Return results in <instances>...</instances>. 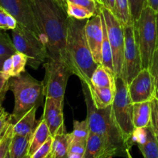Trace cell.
<instances>
[{
    "instance_id": "obj_39",
    "label": "cell",
    "mask_w": 158,
    "mask_h": 158,
    "mask_svg": "<svg viewBox=\"0 0 158 158\" xmlns=\"http://www.w3.org/2000/svg\"><path fill=\"white\" fill-rule=\"evenodd\" d=\"M2 71L6 74H8L12 77V72H13V65H12V57L9 56L6 59L2 65Z\"/></svg>"
},
{
    "instance_id": "obj_35",
    "label": "cell",
    "mask_w": 158,
    "mask_h": 158,
    "mask_svg": "<svg viewBox=\"0 0 158 158\" xmlns=\"http://www.w3.org/2000/svg\"><path fill=\"white\" fill-rule=\"evenodd\" d=\"M11 77L0 71V104L4 100L6 94L9 89V80Z\"/></svg>"
},
{
    "instance_id": "obj_31",
    "label": "cell",
    "mask_w": 158,
    "mask_h": 158,
    "mask_svg": "<svg viewBox=\"0 0 158 158\" xmlns=\"http://www.w3.org/2000/svg\"><path fill=\"white\" fill-rule=\"evenodd\" d=\"M12 123V114H8L0 104V140L3 138L8 128Z\"/></svg>"
},
{
    "instance_id": "obj_28",
    "label": "cell",
    "mask_w": 158,
    "mask_h": 158,
    "mask_svg": "<svg viewBox=\"0 0 158 158\" xmlns=\"http://www.w3.org/2000/svg\"><path fill=\"white\" fill-rule=\"evenodd\" d=\"M16 52L12 39L6 30L0 29V56L9 57Z\"/></svg>"
},
{
    "instance_id": "obj_42",
    "label": "cell",
    "mask_w": 158,
    "mask_h": 158,
    "mask_svg": "<svg viewBox=\"0 0 158 158\" xmlns=\"http://www.w3.org/2000/svg\"><path fill=\"white\" fill-rule=\"evenodd\" d=\"M98 1L99 3H100L101 6L109 9V2H108V0H98Z\"/></svg>"
},
{
    "instance_id": "obj_34",
    "label": "cell",
    "mask_w": 158,
    "mask_h": 158,
    "mask_svg": "<svg viewBox=\"0 0 158 158\" xmlns=\"http://www.w3.org/2000/svg\"><path fill=\"white\" fill-rule=\"evenodd\" d=\"M149 70L154 80L156 89V98H158V47H157L154 56H153Z\"/></svg>"
},
{
    "instance_id": "obj_52",
    "label": "cell",
    "mask_w": 158,
    "mask_h": 158,
    "mask_svg": "<svg viewBox=\"0 0 158 158\" xmlns=\"http://www.w3.org/2000/svg\"><path fill=\"white\" fill-rule=\"evenodd\" d=\"M1 140H0V142H1Z\"/></svg>"
},
{
    "instance_id": "obj_23",
    "label": "cell",
    "mask_w": 158,
    "mask_h": 158,
    "mask_svg": "<svg viewBox=\"0 0 158 158\" xmlns=\"http://www.w3.org/2000/svg\"><path fill=\"white\" fill-rule=\"evenodd\" d=\"M144 158H158V140L152 127H147V137L141 144L137 145Z\"/></svg>"
},
{
    "instance_id": "obj_30",
    "label": "cell",
    "mask_w": 158,
    "mask_h": 158,
    "mask_svg": "<svg viewBox=\"0 0 158 158\" xmlns=\"http://www.w3.org/2000/svg\"><path fill=\"white\" fill-rule=\"evenodd\" d=\"M128 2L131 19L134 23L140 18L143 9L148 6V0H128Z\"/></svg>"
},
{
    "instance_id": "obj_27",
    "label": "cell",
    "mask_w": 158,
    "mask_h": 158,
    "mask_svg": "<svg viewBox=\"0 0 158 158\" xmlns=\"http://www.w3.org/2000/svg\"><path fill=\"white\" fill-rule=\"evenodd\" d=\"M89 133L90 131H89V124L86 119L83 121L74 120L73 129L72 133H70L73 140L86 142Z\"/></svg>"
},
{
    "instance_id": "obj_5",
    "label": "cell",
    "mask_w": 158,
    "mask_h": 158,
    "mask_svg": "<svg viewBox=\"0 0 158 158\" xmlns=\"http://www.w3.org/2000/svg\"><path fill=\"white\" fill-rule=\"evenodd\" d=\"M157 12L146 6L140 16L134 23V34L140 52L142 67L149 69L154 52L157 47Z\"/></svg>"
},
{
    "instance_id": "obj_13",
    "label": "cell",
    "mask_w": 158,
    "mask_h": 158,
    "mask_svg": "<svg viewBox=\"0 0 158 158\" xmlns=\"http://www.w3.org/2000/svg\"><path fill=\"white\" fill-rule=\"evenodd\" d=\"M85 35L94 61L97 64H101L103 23L100 9L97 15L86 20L85 25Z\"/></svg>"
},
{
    "instance_id": "obj_53",
    "label": "cell",
    "mask_w": 158,
    "mask_h": 158,
    "mask_svg": "<svg viewBox=\"0 0 158 158\" xmlns=\"http://www.w3.org/2000/svg\"><path fill=\"white\" fill-rule=\"evenodd\" d=\"M52 1H54V0H52Z\"/></svg>"
},
{
    "instance_id": "obj_1",
    "label": "cell",
    "mask_w": 158,
    "mask_h": 158,
    "mask_svg": "<svg viewBox=\"0 0 158 158\" xmlns=\"http://www.w3.org/2000/svg\"><path fill=\"white\" fill-rule=\"evenodd\" d=\"M31 4L40 31V39L47 50L48 60L67 65L66 45L68 16L66 12L52 0H35Z\"/></svg>"
},
{
    "instance_id": "obj_8",
    "label": "cell",
    "mask_w": 158,
    "mask_h": 158,
    "mask_svg": "<svg viewBox=\"0 0 158 158\" xmlns=\"http://www.w3.org/2000/svg\"><path fill=\"white\" fill-rule=\"evenodd\" d=\"M45 77L42 81L43 95L63 100L69 77L73 75L69 66L63 62L48 60L43 65Z\"/></svg>"
},
{
    "instance_id": "obj_2",
    "label": "cell",
    "mask_w": 158,
    "mask_h": 158,
    "mask_svg": "<svg viewBox=\"0 0 158 158\" xmlns=\"http://www.w3.org/2000/svg\"><path fill=\"white\" fill-rule=\"evenodd\" d=\"M87 20V19H86ZM86 20L67 18V38L66 53L67 65L73 75L87 83L99 64L94 60L85 35Z\"/></svg>"
},
{
    "instance_id": "obj_22",
    "label": "cell",
    "mask_w": 158,
    "mask_h": 158,
    "mask_svg": "<svg viewBox=\"0 0 158 158\" xmlns=\"http://www.w3.org/2000/svg\"><path fill=\"white\" fill-rule=\"evenodd\" d=\"M71 139V134L67 132L54 136L51 152L52 158H67Z\"/></svg>"
},
{
    "instance_id": "obj_3",
    "label": "cell",
    "mask_w": 158,
    "mask_h": 158,
    "mask_svg": "<svg viewBox=\"0 0 158 158\" xmlns=\"http://www.w3.org/2000/svg\"><path fill=\"white\" fill-rule=\"evenodd\" d=\"M87 110V120L89 131L102 136L113 148L117 150L120 156L127 157V150H130L125 142L113 115L112 106L98 109L94 104L86 83L81 82Z\"/></svg>"
},
{
    "instance_id": "obj_11",
    "label": "cell",
    "mask_w": 158,
    "mask_h": 158,
    "mask_svg": "<svg viewBox=\"0 0 158 158\" xmlns=\"http://www.w3.org/2000/svg\"><path fill=\"white\" fill-rule=\"evenodd\" d=\"M0 6L12 15L19 24L29 29L40 37V31L30 0H0Z\"/></svg>"
},
{
    "instance_id": "obj_47",
    "label": "cell",
    "mask_w": 158,
    "mask_h": 158,
    "mask_svg": "<svg viewBox=\"0 0 158 158\" xmlns=\"http://www.w3.org/2000/svg\"><path fill=\"white\" fill-rule=\"evenodd\" d=\"M46 158H52V155H51V154H49V156H47V157H46Z\"/></svg>"
},
{
    "instance_id": "obj_48",
    "label": "cell",
    "mask_w": 158,
    "mask_h": 158,
    "mask_svg": "<svg viewBox=\"0 0 158 158\" xmlns=\"http://www.w3.org/2000/svg\"><path fill=\"white\" fill-rule=\"evenodd\" d=\"M2 9H2V6H0V10H2Z\"/></svg>"
},
{
    "instance_id": "obj_6",
    "label": "cell",
    "mask_w": 158,
    "mask_h": 158,
    "mask_svg": "<svg viewBox=\"0 0 158 158\" xmlns=\"http://www.w3.org/2000/svg\"><path fill=\"white\" fill-rule=\"evenodd\" d=\"M111 106L114 120L131 149L133 145L132 137L135 131L133 122L134 103L130 96L128 84L121 77H116V94Z\"/></svg>"
},
{
    "instance_id": "obj_24",
    "label": "cell",
    "mask_w": 158,
    "mask_h": 158,
    "mask_svg": "<svg viewBox=\"0 0 158 158\" xmlns=\"http://www.w3.org/2000/svg\"><path fill=\"white\" fill-rule=\"evenodd\" d=\"M100 9V8H99ZM102 16V23H103V42H102V65L107 68L110 72L114 74V60H113V52L111 49L110 43L109 38L106 30V23H105L104 17L103 13L100 10ZM115 75V74H114Z\"/></svg>"
},
{
    "instance_id": "obj_33",
    "label": "cell",
    "mask_w": 158,
    "mask_h": 158,
    "mask_svg": "<svg viewBox=\"0 0 158 158\" xmlns=\"http://www.w3.org/2000/svg\"><path fill=\"white\" fill-rule=\"evenodd\" d=\"M52 137L50 136L46 142L32 154L30 158H46L52 152Z\"/></svg>"
},
{
    "instance_id": "obj_21",
    "label": "cell",
    "mask_w": 158,
    "mask_h": 158,
    "mask_svg": "<svg viewBox=\"0 0 158 158\" xmlns=\"http://www.w3.org/2000/svg\"><path fill=\"white\" fill-rule=\"evenodd\" d=\"M51 136L46 121L42 118L31 137L28 156H32Z\"/></svg>"
},
{
    "instance_id": "obj_50",
    "label": "cell",
    "mask_w": 158,
    "mask_h": 158,
    "mask_svg": "<svg viewBox=\"0 0 158 158\" xmlns=\"http://www.w3.org/2000/svg\"><path fill=\"white\" fill-rule=\"evenodd\" d=\"M26 158H30V157H29V156H28V157H26Z\"/></svg>"
},
{
    "instance_id": "obj_14",
    "label": "cell",
    "mask_w": 158,
    "mask_h": 158,
    "mask_svg": "<svg viewBox=\"0 0 158 158\" xmlns=\"http://www.w3.org/2000/svg\"><path fill=\"white\" fill-rule=\"evenodd\" d=\"M63 100L46 97L44 111L42 118L46 121L52 137L66 132L63 118Z\"/></svg>"
},
{
    "instance_id": "obj_4",
    "label": "cell",
    "mask_w": 158,
    "mask_h": 158,
    "mask_svg": "<svg viewBox=\"0 0 158 158\" xmlns=\"http://www.w3.org/2000/svg\"><path fill=\"white\" fill-rule=\"evenodd\" d=\"M9 89L13 93L15 98V106L12 114L14 122H16L33 107H38L44 96L43 83L26 72L18 77H11Z\"/></svg>"
},
{
    "instance_id": "obj_12",
    "label": "cell",
    "mask_w": 158,
    "mask_h": 158,
    "mask_svg": "<svg viewBox=\"0 0 158 158\" xmlns=\"http://www.w3.org/2000/svg\"><path fill=\"white\" fill-rule=\"evenodd\" d=\"M133 103L151 101L156 98L154 80L149 69H142L128 85Z\"/></svg>"
},
{
    "instance_id": "obj_10",
    "label": "cell",
    "mask_w": 158,
    "mask_h": 158,
    "mask_svg": "<svg viewBox=\"0 0 158 158\" xmlns=\"http://www.w3.org/2000/svg\"><path fill=\"white\" fill-rule=\"evenodd\" d=\"M124 29V52L121 77L128 85L141 71V56L134 34V23L123 26Z\"/></svg>"
},
{
    "instance_id": "obj_29",
    "label": "cell",
    "mask_w": 158,
    "mask_h": 158,
    "mask_svg": "<svg viewBox=\"0 0 158 158\" xmlns=\"http://www.w3.org/2000/svg\"><path fill=\"white\" fill-rule=\"evenodd\" d=\"M13 65L12 77H18L26 72V66L28 63V58L25 54L16 52L11 56Z\"/></svg>"
},
{
    "instance_id": "obj_49",
    "label": "cell",
    "mask_w": 158,
    "mask_h": 158,
    "mask_svg": "<svg viewBox=\"0 0 158 158\" xmlns=\"http://www.w3.org/2000/svg\"><path fill=\"white\" fill-rule=\"evenodd\" d=\"M31 2H33V1H35V0H30Z\"/></svg>"
},
{
    "instance_id": "obj_38",
    "label": "cell",
    "mask_w": 158,
    "mask_h": 158,
    "mask_svg": "<svg viewBox=\"0 0 158 158\" xmlns=\"http://www.w3.org/2000/svg\"><path fill=\"white\" fill-rule=\"evenodd\" d=\"M151 127L156 135L158 136V98L151 100Z\"/></svg>"
},
{
    "instance_id": "obj_51",
    "label": "cell",
    "mask_w": 158,
    "mask_h": 158,
    "mask_svg": "<svg viewBox=\"0 0 158 158\" xmlns=\"http://www.w3.org/2000/svg\"><path fill=\"white\" fill-rule=\"evenodd\" d=\"M157 140H158V136H157Z\"/></svg>"
},
{
    "instance_id": "obj_32",
    "label": "cell",
    "mask_w": 158,
    "mask_h": 158,
    "mask_svg": "<svg viewBox=\"0 0 158 158\" xmlns=\"http://www.w3.org/2000/svg\"><path fill=\"white\" fill-rule=\"evenodd\" d=\"M12 124H13V123L8 128L6 134H5V136L2 139L1 142H0V158H4L6 157L8 151H9V145H10L12 137L13 135V132H12Z\"/></svg>"
},
{
    "instance_id": "obj_37",
    "label": "cell",
    "mask_w": 158,
    "mask_h": 158,
    "mask_svg": "<svg viewBox=\"0 0 158 158\" xmlns=\"http://www.w3.org/2000/svg\"><path fill=\"white\" fill-rule=\"evenodd\" d=\"M86 142L79 141V140H75L71 139L70 144H69V154H79V155L83 156L86 150Z\"/></svg>"
},
{
    "instance_id": "obj_16",
    "label": "cell",
    "mask_w": 158,
    "mask_h": 158,
    "mask_svg": "<svg viewBox=\"0 0 158 158\" xmlns=\"http://www.w3.org/2000/svg\"><path fill=\"white\" fill-rule=\"evenodd\" d=\"M84 83V82H83ZM90 94L94 106L98 109H103L113 104L116 94V88H102L94 86L90 82L85 83Z\"/></svg>"
},
{
    "instance_id": "obj_19",
    "label": "cell",
    "mask_w": 158,
    "mask_h": 158,
    "mask_svg": "<svg viewBox=\"0 0 158 158\" xmlns=\"http://www.w3.org/2000/svg\"><path fill=\"white\" fill-rule=\"evenodd\" d=\"M89 82L97 87L116 88L115 75L102 64L97 66Z\"/></svg>"
},
{
    "instance_id": "obj_44",
    "label": "cell",
    "mask_w": 158,
    "mask_h": 158,
    "mask_svg": "<svg viewBox=\"0 0 158 158\" xmlns=\"http://www.w3.org/2000/svg\"><path fill=\"white\" fill-rule=\"evenodd\" d=\"M156 21H157V47H158V11L157 12V18H156Z\"/></svg>"
},
{
    "instance_id": "obj_46",
    "label": "cell",
    "mask_w": 158,
    "mask_h": 158,
    "mask_svg": "<svg viewBox=\"0 0 158 158\" xmlns=\"http://www.w3.org/2000/svg\"><path fill=\"white\" fill-rule=\"evenodd\" d=\"M4 158H10V154H9V151H8L7 154H6V157H5Z\"/></svg>"
},
{
    "instance_id": "obj_17",
    "label": "cell",
    "mask_w": 158,
    "mask_h": 158,
    "mask_svg": "<svg viewBox=\"0 0 158 158\" xmlns=\"http://www.w3.org/2000/svg\"><path fill=\"white\" fill-rule=\"evenodd\" d=\"M37 106H35L30 110L28 111L26 114L19 119L16 122L12 124V132L13 134L23 136V137H32L35 128H36V120H35V114H36Z\"/></svg>"
},
{
    "instance_id": "obj_40",
    "label": "cell",
    "mask_w": 158,
    "mask_h": 158,
    "mask_svg": "<svg viewBox=\"0 0 158 158\" xmlns=\"http://www.w3.org/2000/svg\"><path fill=\"white\" fill-rule=\"evenodd\" d=\"M9 13H8L4 9L0 10V29L2 30H9L8 29V17Z\"/></svg>"
},
{
    "instance_id": "obj_18",
    "label": "cell",
    "mask_w": 158,
    "mask_h": 158,
    "mask_svg": "<svg viewBox=\"0 0 158 158\" xmlns=\"http://www.w3.org/2000/svg\"><path fill=\"white\" fill-rule=\"evenodd\" d=\"M151 101L134 103L133 122L135 128H145L151 125Z\"/></svg>"
},
{
    "instance_id": "obj_36",
    "label": "cell",
    "mask_w": 158,
    "mask_h": 158,
    "mask_svg": "<svg viewBox=\"0 0 158 158\" xmlns=\"http://www.w3.org/2000/svg\"><path fill=\"white\" fill-rule=\"evenodd\" d=\"M69 2L83 6L94 14H97L99 12L100 3L98 0H72Z\"/></svg>"
},
{
    "instance_id": "obj_25",
    "label": "cell",
    "mask_w": 158,
    "mask_h": 158,
    "mask_svg": "<svg viewBox=\"0 0 158 158\" xmlns=\"http://www.w3.org/2000/svg\"><path fill=\"white\" fill-rule=\"evenodd\" d=\"M66 12L68 17L78 20L89 19L94 15H97V14H94V12L86 9V8L69 1L67 2Z\"/></svg>"
},
{
    "instance_id": "obj_26",
    "label": "cell",
    "mask_w": 158,
    "mask_h": 158,
    "mask_svg": "<svg viewBox=\"0 0 158 158\" xmlns=\"http://www.w3.org/2000/svg\"><path fill=\"white\" fill-rule=\"evenodd\" d=\"M114 14L123 26L134 23L131 19L128 0H116Z\"/></svg>"
},
{
    "instance_id": "obj_20",
    "label": "cell",
    "mask_w": 158,
    "mask_h": 158,
    "mask_svg": "<svg viewBox=\"0 0 158 158\" xmlns=\"http://www.w3.org/2000/svg\"><path fill=\"white\" fill-rule=\"evenodd\" d=\"M31 137L13 134L9 145L10 158H26L29 154Z\"/></svg>"
},
{
    "instance_id": "obj_7",
    "label": "cell",
    "mask_w": 158,
    "mask_h": 158,
    "mask_svg": "<svg viewBox=\"0 0 158 158\" xmlns=\"http://www.w3.org/2000/svg\"><path fill=\"white\" fill-rule=\"evenodd\" d=\"M12 40L17 52L27 56V63L33 69H38L41 63L49 59L46 46L40 37L19 23L12 30Z\"/></svg>"
},
{
    "instance_id": "obj_43",
    "label": "cell",
    "mask_w": 158,
    "mask_h": 158,
    "mask_svg": "<svg viewBox=\"0 0 158 158\" xmlns=\"http://www.w3.org/2000/svg\"><path fill=\"white\" fill-rule=\"evenodd\" d=\"M8 57H4V56H0V71L2 70V65L4 61L6 60V59Z\"/></svg>"
},
{
    "instance_id": "obj_15",
    "label": "cell",
    "mask_w": 158,
    "mask_h": 158,
    "mask_svg": "<svg viewBox=\"0 0 158 158\" xmlns=\"http://www.w3.org/2000/svg\"><path fill=\"white\" fill-rule=\"evenodd\" d=\"M117 156H120L117 150L113 148L102 136L89 133L83 158H112Z\"/></svg>"
},
{
    "instance_id": "obj_41",
    "label": "cell",
    "mask_w": 158,
    "mask_h": 158,
    "mask_svg": "<svg viewBox=\"0 0 158 158\" xmlns=\"http://www.w3.org/2000/svg\"><path fill=\"white\" fill-rule=\"evenodd\" d=\"M148 6L152 8L155 12L158 11V0H148Z\"/></svg>"
},
{
    "instance_id": "obj_45",
    "label": "cell",
    "mask_w": 158,
    "mask_h": 158,
    "mask_svg": "<svg viewBox=\"0 0 158 158\" xmlns=\"http://www.w3.org/2000/svg\"><path fill=\"white\" fill-rule=\"evenodd\" d=\"M127 158H133L132 156H131V153H130V150H127Z\"/></svg>"
},
{
    "instance_id": "obj_9",
    "label": "cell",
    "mask_w": 158,
    "mask_h": 158,
    "mask_svg": "<svg viewBox=\"0 0 158 158\" xmlns=\"http://www.w3.org/2000/svg\"><path fill=\"white\" fill-rule=\"evenodd\" d=\"M99 8L103 13L106 23L108 38L113 52L115 77H121L125 45L123 26L109 9L100 4Z\"/></svg>"
}]
</instances>
